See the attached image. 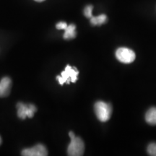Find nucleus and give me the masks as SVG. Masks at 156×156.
Here are the masks:
<instances>
[{
	"label": "nucleus",
	"mask_w": 156,
	"mask_h": 156,
	"mask_svg": "<svg viewBox=\"0 0 156 156\" xmlns=\"http://www.w3.org/2000/svg\"><path fill=\"white\" fill-rule=\"evenodd\" d=\"M69 136L71 140L67 148V154L70 156H81L85 151V145L80 137L76 136L73 132H69Z\"/></svg>",
	"instance_id": "obj_1"
},
{
	"label": "nucleus",
	"mask_w": 156,
	"mask_h": 156,
	"mask_svg": "<svg viewBox=\"0 0 156 156\" xmlns=\"http://www.w3.org/2000/svg\"><path fill=\"white\" fill-rule=\"evenodd\" d=\"M95 113L101 122H106L109 120L112 114V107L110 103L98 101L94 106Z\"/></svg>",
	"instance_id": "obj_2"
},
{
	"label": "nucleus",
	"mask_w": 156,
	"mask_h": 156,
	"mask_svg": "<svg viewBox=\"0 0 156 156\" xmlns=\"http://www.w3.org/2000/svg\"><path fill=\"white\" fill-rule=\"evenodd\" d=\"M78 74L79 71L77 68L67 65L65 69L62 73L61 76L56 77V80L61 85H64V83L69 84L70 83H75L77 80Z\"/></svg>",
	"instance_id": "obj_3"
},
{
	"label": "nucleus",
	"mask_w": 156,
	"mask_h": 156,
	"mask_svg": "<svg viewBox=\"0 0 156 156\" xmlns=\"http://www.w3.org/2000/svg\"><path fill=\"white\" fill-rule=\"evenodd\" d=\"M17 116L21 119H25L26 117L32 118L34 117L35 113L36 112L37 108L36 106L33 104H24V103L19 102L17 104Z\"/></svg>",
	"instance_id": "obj_4"
},
{
	"label": "nucleus",
	"mask_w": 156,
	"mask_h": 156,
	"mask_svg": "<svg viewBox=\"0 0 156 156\" xmlns=\"http://www.w3.org/2000/svg\"><path fill=\"white\" fill-rule=\"evenodd\" d=\"M116 56L119 61L124 64H130L135 60V53L128 48H119L116 50Z\"/></svg>",
	"instance_id": "obj_5"
},
{
	"label": "nucleus",
	"mask_w": 156,
	"mask_h": 156,
	"mask_svg": "<svg viewBox=\"0 0 156 156\" xmlns=\"http://www.w3.org/2000/svg\"><path fill=\"white\" fill-rule=\"evenodd\" d=\"M21 155L23 156H46L48 155V151L46 146L42 144H38L30 148L23 150Z\"/></svg>",
	"instance_id": "obj_6"
},
{
	"label": "nucleus",
	"mask_w": 156,
	"mask_h": 156,
	"mask_svg": "<svg viewBox=\"0 0 156 156\" xmlns=\"http://www.w3.org/2000/svg\"><path fill=\"white\" fill-rule=\"evenodd\" d=\"M12 80L8 77H5L0 81V98L8 96L10 93Z\"/></svg>",
	"instance_id": "obj_7"
},
{
	"label": "nucleus",
	"mask_w": 156,
	"mask_h": 156,
	"mask_svg": "<svg viewBox=\"0 0 156 156\" xmlns=\"http://www.w3.org/2000/svg\"><path fill=\"white\" fill-rule=\"evenodd\" d=\"M145 120L151 125H156V107L150 108L146 113Z\"/></svg>",
	"instance_id": "obj_8"
},
{
	"label": "nucleus",
	"mask_w": 156,
	"mask_h": 156,
	"mask_svg": "<svg viewBox=\"0 0 156 156\" xmlns=\"http://www.w3.org/2000/svg\"><path fill=\"white\" fill-rule=\"evenodd\" d=\"M76 25L74 24H71L67 25V28L65 29V32L64 34V38L66 40H69V39L75 38L76 37Z\"/></svg>",
	"instance_id": "obj_9"
},
{
	"label": "nucleus",
	"mask_w": 156,
	"mask_h": 156,
	"mask_svg": "<svg viewBox=\"0 0 156 156\" xmlns=\"http://www.w3.org/2000/svg\"><path fill=\"white\" fill-rule=\"evenodd\" d=\"M107 20L106 15H101L97 17H92L90 18V23L93 25H100L105 23Z\"/></svg>",
	"instance_id": "obj_10"
},
{
	"label": "nucleus",
	"mask_w": 156,
	"mask_h": 156,
	"mask_svg": "<svg viewBox=\"0 0 156 156\" xmlns=\"http://www.w3.org/2000/svg\"><path fill=\"white\" fill-rule=\"evenodd\" d=\"M147 153L152 156H156V143H151L148 145Z\"/></svg>",
	"instance_id": "obj_11"
},
{
	"label": "nucleus",
	"mask_w": 156,
	"mask_h": 156,
	"mask_svg": "<svg viewBox=\"0 0 156 156\" xmlns=\"http://www.w3.org/2000/svg\"><path fill=\"white\" fill-rule=\"evenodd\" d=\"M93 7L92 5H88L85 7V9H84V15L85 16L87 17V18H91L93 17L92 12H93Z\"/></svg>",
	"instance_id": "obj_12"
},
{
	"label": "nucleus",
	"mask_w": 156,
	"mask_h": 156,
	"mask_svg": "<svg viewBox=\"0 0 156 156\" xmlns=\"http://www.w3.org/2000/svg\"><path fill=\"white\" fill-rule=\"evenodd\" d=\"M67 24L65 22H59L56 25V28L58 30H65L67 27Z\"/></svg>",
	"instance_id": "obj_13"
},
{
	"label": "nucleus",
	"mask_w": 156,
	"mask_h": 156,
	"mask_svg": "<svg viewBox=\"0 0 156 156\" xmlns=\"http://www.w3.org/2000/svg\"><path fill=\"white\" fill-rule=\"evenodd\" d=\"M36 2H42L45 1V0H35Z\"/></svg>",
	"instance_id": "obj_14"
},
{
	"label": "nucleus",
	"mask_w": 156,
	"mask_h": 156,
	"mask_svg": "<svg viewBox=\"0 0 156 156\" xmlns=\"http://www.w3.org/2000/svg\"><path fill=\"white\" fill-rule=\"evenodd\" d=\"M2 142V138H1V136H0V145H1Z\"/></svg>",
	"instance_id": "obj_15"
}]
</instances>
